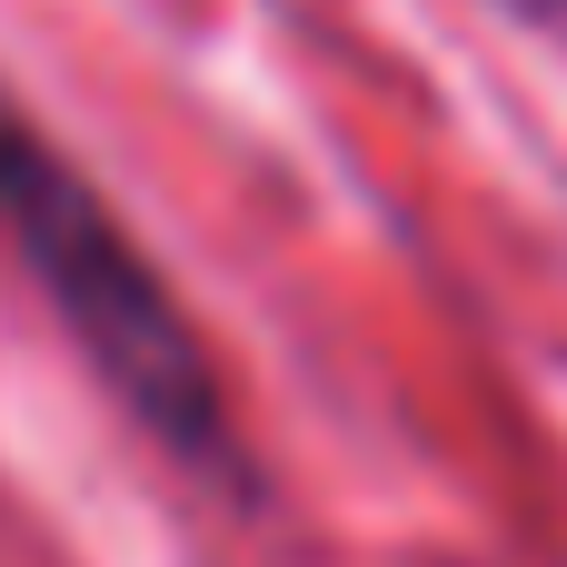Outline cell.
<instances>
[{"label":"cell","instance_id":"obj_1","mask_svg":"<svg viewBox=\"0 0 567 567\" xmlns=\"http://www.w3.org/2000/svg\"><path fill=\"white\" fill-rule=\"evenodd\" d=\"M0 279L60 329L80 379L209 498H259L239 389L169 259L130 229L110 179L0 70Z\"/></svg>","mask_w":567,"mask_h":567},{"label":"cell","instance_id":"obj_2","mask_svg":"<svg viewBox=\"0 0 567 567\" xmlns=\"http://www.w3.org/2000/svg\"><path fill=\"white\" fill-rule=\"evenodd\" d=\"M498 20H518V30H567V0H488Z\"/></svg>","mask_w":567,"mask_h":567}]
</instances>
